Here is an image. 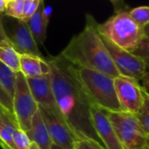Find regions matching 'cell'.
<instances>
[{
	"label": "cell",
	"instance_id": "cell-1",
	"mask_svg": "<svg viewBox=\"0 0 149 149\" xmlns=\"http://www.w3.org/2000/svg\"><path fill=\"white\" fill-rule=\"evenodd\" d=\"M46 60L51 67L52 86L63 121L78 140H88L105 148L92 122L91 108L94 105L82 86L76 66L60 54Z\"/></svg>",
	"mask_w": 149,
	"mask_h": 149
},
{
	"label": "cell",
	"instance_id": "cell-2",
	"mask_svg": "<svg viewBox=\"0 0 149 149\" xmlns=\"http://www.w3.org/2000/svg\"><path fill=\"white\" fill-rule=\"evenodd\" d=\"M99 24L91 14L86 16L82 31L73 36L60 55L79 68H87L111 78L120 76L98 31Z\"/></svg>",
	"mask_w": 149,
	"mask_h": 149
},
{
	"label": "cell",
	"instance_id": "cell-3",
	"mask_svg": "<svg viewBox=\"0 0 149 149\" xmlns=\"http://www.w3.org/2000/svg\"><path fill=\"white\" fill-rule=\"evenodd\" d=\"M114 3V14L103 24H99L100 34L119 47L132 52L143 38V29L130 16L127 6Z\"/></svg>",
	"mask_w": 149,
	"mask_h": 149
},
{
	"label": "cell",
	"instance_id": "cell-4",
	"mask_svg": "<svg viewBox=\"0 0 149 149\" xmlns=\"http://www.w3.org/2000/svg\"><path fill=\"white\" fill-rule=\"evenodd\" d=\"M77 68L78 77L93 104L107 112L123 111L114 87V79L100 72Z\"/></svg>",
	"mask_w": 149,
	"mask_h": 149
},
{
	"label": "cell",
	"instance_id": "cell-5",
	"mask_svg": "<svg viewBox=\"0 0 149 149\" xmlns=\"http://www.w3.org/2000/svg\"><path fill=\"white\" fill-rule=\"evenodd\" d=\"M116 135L125 149H141L146 147L148 134L135 114L127 112H107Z\"/></svg>",
	"mask_w": 149,
	"mask_h": 149
},
{
	"label": "cell",
	"instance_id": "cell-6",
	"mask_svg": "<svg viewBox=\"0 0 149 149\" xmlns=\"http://www.w3.org/2000/svg\"><path fill=\"white\" fill-rule=\"evenodd\" d=\"M12 108L15 124L27 134L31 128V119L38 111V105L31 93L26 78L20 72L16 73Z\"/></svg>",
	"mask_w": 149,
	"mask_h": 149
},
{
	"label": "cell",
	"instance_id": "cell-7",
	"mask_svg": "<svg viewBox=\"0 0 149 149\" xmlns=\"http://www.w3.org/2000/svg\"><path fill=\"white\" fill-rule=\"evenodd\" d=\"M3 23L10 44L19 55L43 58L26 22L3 15Z\"/></svg>",
	"mask_w": 149,
	"mask_h": 149
},
{
	"label": "cell",
	"instance_id": "cell-8",
	"mask_svg": "<svg viewBox=\"0 0 149 149\" xmlns=\"http://www.w3.org/2000/svg\"><path fill=\"white\" fill-rule=\"evenodd\" d=\"M101 38L120 76L140 81L148 74L147 71L148 66L144 60L134 55L132 52L114 45L107 38L103 36H101Z\"/></svg>",
	"mask_w": 149,
	"mask_h": 149
},
{
	"label": "cell",
	"instance_id": "cell-9",
	"mask_svg": "<svg viewBox=\"0 0 149 149\" xmlns=\"http://www.w3.org/2000/svg\"><path fill=\"white\" fill-rule=\"evenodd\" d=\"M113 81L122 110L135 115L140 113L142 111L144 100L141 92L142 86L139 81L124 76H119Z\"/></svg>",
	"mask_w": 149,
	"mask_h": 149
},
{
	"label": "cell",
	"instance_id": "cell-10",
	"mask_svg": "<svg viewBox=\"0 0 149 149\" xmlns=\"http://www.w3.org/2000/svg\"><path fill=\"white\" fill-rule=\"evenodd\" d=\"M40 114L49 131L53 144L65 149H74L78 141L68 127L52 111L38 107Z\"/></svg>",
	"mask_w": 149,
	"mask_h": 149
},
{
	"label": "cell",
	"instance_id": "cell-11",
	"mask_svg": "<svg viewBox=\"0 0 149 149\" xmlns=\"http://www.w3.org/2000/svg\"><path fill=\"white\" fill-rule=\"evenodd\" d=\"M26 80L31 93L38 107L52 111L63 121L54 97L52 86L51 73L42 77L26 79Z\"/></svg>",
	"mask_w": 149,
	"mask_h": 149
},
{
	"label": "cell",
	"instance_id": "cell-12",
	"mask_svg": "<svg viewBox=\"0 0 149 149\" xmlns=\"http://www.w3.org/2000/svg\"><path fill=\"white\" fill-rule=\"evenodd\" d=\"M92 122L95 132L106 149H125L119 141L114 128L108 119L107 111L93 106L91 108Z\"/></svg>",
	"mask_w": 149,
	"mask_h": 149
},
{
	"label": "cell",
	"instance_id": "cell-13",
	"mask_svg": "<svg viewBox=\"0 0 149 149\" xmlns=\"http://www.w3.org/2000/svg\"><path fill=\"white\" fill-rule=\"evenodd\" d=\"M20 72L26 78H38L51 73V67L47 60L44 58L20 55Z\"/></svg>",
	"mask_w": 149,
	"mask_h": 149
},
{
	"label": "cell",
	"instance_id": "cell-14",
	"mask_svg": "<svg viewBox=\"0 0 149 149\" xmlns=\"http://www.w3.org/2000/svg\"><path fill=\"white\" fill-rule=\"evenodd\" d=\"M26 134L31 142L35 143L40 149H51L53 144L39 110L32 117L31 128Z\"/></svg>",
	"mask_w": 149,
	"mask_h": 149
},
{
	"label": "cell",
	"instance_id": "cell-15",
	"mask_svg": "<svg viewBox=\"0 0 149 149\" xmlns=\"http://www.w3.org/2000/svg\"><path fill=\"white\" fill-rule=\"evenodd\" d=\"M44 8L45 2L41 0L37 11L27 22L30 31L38 45L44 44L46 38V29L48 23L44 17Z\"/></svg>",
	"mask_w": 149,
	"mask_h": 149
},
{
	"label": "cell",
	"instance_id": "cell-16",
	"mask_svg": "<svg viewBox=\"0 0 149 149\" xmlns=\"http://www.w3.org/2000/svg\"><path fill=\"white\" fill-rule=\"evenodd\" d=\"M17 125L3 112L0 113V147L2 149H17L12 132Z\"/></svg>",
	"mask_w": 149,
	"mask_h": 149
},
{
	"label": "cell",
	"instance_id": "cell-17",
	"mask_svg": "<svg viewBox=\"0 0 149 149\" xmlns=\"http://www.w3.org/2000/svg\"><path fill=\"white\" fill-rule=\"evenodd\" d=\"M0 61L13 72H20V55L9 43L0 45Z\"/></svg>",
	"mask_w": 149,
	"mask_h": 149
},
{
	"label": "cell",
	"instance_id": "cell-18",
	"mask_svg": "<svg viewBox=\"0 0 149 149\" xmlns=\"http://www.w3.org/2000/svg\"><path fill=\"white\" fill-rule=\"evenodd\" d=\"M16 81V73L0 61V83L7 91L12 99L14 94V86Z\"/></svg>",
	"mask_w": 149,
	"mask_h": 149
},
{
	"label": "cell",
	"instance_id": "cell-19",
	"mask_svg": "<svg viewBox=\"0 0 149 149\" xmlns=\"http://www.w3.org/2000/svg\"><path fill=\"white\" fill-rule=\"evenodd\" d=\"M24 0H7L4 16L15 19H23Z\"/></svg>",
	"mask_w": 149,
	"mask_h": 149
},
{
	"label": "cell",
	"instance_id": "cell-20",
	"mask_svg": "<svg viewBox=\"0 0 149 149\" xmlns=\"http://www.w3.org/2000/svg\"><path fill=\"white\" fill-rule=\"evenodd\" d=\"M129 13L134 22L142 29L149 24V5L135 7L130 10Z\"/></svg>",
	"mask_w": 149,
	"mask_h": 149
},
{
	"label": "cell",
	"instance_id": "cell-21",
	"mask_svg": "<svg viewBox=\"0 0 149 149\" xmlns=\"http://www.w3.org/2000/svg\"><path fill=\"white\" fill-rule=\"evenodd\" d=\"M0 110L10 118L14 123L13 108H12V99L0 83Z\"/></svg>",
	"mask_w": 149,
	"mask_h": 149
},
{
	"label": "cell",
	"instance_id": "cell-22",
	"mask_svg": "<svg viewBox=\"0 0 149 149\" xmlns=\"http://www.w3.org/2000/svg\"><path fill=\"white\" fill-rule=\"evenodd\" d=\"M13 141L17 149H30L31 147V141L24 131L19 129L17 127H15L12 132Z\"/></svg>",
	"mask_w": 149,
	"mask_h": 149
},
{
	"label": "cell",
	"instance_id": "cell-23",
	"mask_svg": "<svg viewBox=\"0 0 149 149\" xmlns=\"http://www.w3.org/2000/svg\"><path fill=\"white\" fill-rule=\"evenodd\" d=\"M132 53L144 60L147 66L149 67V38L143 37Z\"/></svg>",
	"mask_w": 149,
	"mask_h": 149
},
{
	"label": "cell",
	"instance_id": "cell-24",
	"mask_svg": "<svg viewBox=\"0 0 149 149\" xmlns=\"http://www.w3.org/2000/svg\"><path fill=\"white\" fill-rule=\"evenodd\" d=\"M41 0H24V11H23V21L28 22V20L37 11Z\"/></svg>",
	"mask_w": 149,
	"mask_h": 149
},
{
	"label": "cell",
	"instance_id": "cell-25",
	"mask_svg": "<svg viewBox=\"0 0 149 149\" xmlns=\"http://www.w3.org/2000/svg\"><path fill=\"white\" fill-rule=\"evenodd\" d=\"M74 149H105L93 141L88 140H78Z\"/></svg>",
	"mask_w": 149,
	"mask_h": 149
},
{
	"label": "cell",
	"instance_id": "cell-26",
	"mask_svg": "<svg viewBox=\"0 0 149 149\" xmlns=\"http://www.w3.org/2000/svg\"><path fill=\"white\" fill-rule=\"evenodd\" d=\"M137 119L141 122V126L145 129V131L149 134V114L144 111H141L140 113L136 114Z\"/></svg>",
	"mask_w": 149,
	"mask_h": 149
},
{
	"label": "cell",
	"instance_id": "cell-27",
	"mask_svg": "<svg viewBox=\"0 0 149 149\" xmlns=\"http://www.w3.org/2000/svg\"><path fill=\"white\" fill-rule=\"evenodd\" d=\"M141 92H142V96H143V107L142 111L146 112L149 114V92L143 86H141Z\"/></svg>",
	"mask_w": 149,
	"mask_h": 149
},
{
	"label": "cell",
	"instance_id": "cell-28",
	"mask_svg": "<svg viewBox=\"0 0 149 149\" xmlns=\"http://www.w3.org/2000/svg\"><path fill=\"white\" fill-rule=\"evenodd\" d=\"M4 43H9V39L6 36L4 28H3V16H0V45L4 44Z\"/></svg>",
	"mask_w": 149,
	"mask_h": 149
},
{
	"label": "cell",
	"instance_id": "cell-29",
	"mask_svg": "<svg viewBox=\"0 0 149 149\" xmlns=\"http://www.w3.org/2000/svg\"><path fill=\"white\" fill-rule=\"evenodd\" d=\"M52 6H45L44 8V17L45 19L46 20V22L49 24V21H50V17H51V14H52Z\"/></svg>",
	"mask_w": 149,
	"mask_h": 149
},
{
	"label": "cell",
	"instance_id": "cell-30",
	"mask_svg": "<svg viewBox=\"0 0 149 149\" xmlns=\"http://www.w3.org/2000/svg\"><path fill=\"white\" fill-rule=\"evenodd\" d=\"M7 0H0V16H3L5 12Z\"/></svg>",
	"mask_w": 149,
	"mask_h": 149
},
{
	"label": "cell",
	"instance_id": "cell-31",
	"mask_svg": "<svg viewBox=\"0 0 149 149\" xmlns=\"http://www.w3.org/2000/svg\"><path fill=\"white\" fill-rule=\"evenodd\" d=\"M142 81V86L143 87H145L147 90H148L149 89V73L141 80Z\"/></svg>",
	"mask_w": 149,
	"mask_h": 149
},
{
	"label": "cell",
	"instance_id": "cell-32",
	"mask_svg": "<svg viewBox=\"0 0 149 149\" xmlns=\"http://www.w3.org/2000/svg\"><path fill=\"white\" fill-rule=\"evenodd\" d=\"M143 33H144V37H148V38H149V24H148L143 28Z\"/></svg>",
	"mask_w": 149,
	"mask_h": 149
},
{
	"label": "cell",
	"instance_id": "cell-33",
	"mask_svg": "<svg viewBox=\"0 0 149 149\" xmlns=\"http://www.w3.org/2000/svg\"><path fill=\"white\" fill-rule=\"evenodd\" d=\"M30 149H40L35 143H31V147H30Z\"/></svg>",
	"mask_w": 149,
	"mask_h": 149
},
{
	"label": "cell",
	"instance_id": "cell-34",
	"mask_svg": "<svg viewBox=\"0 0 149 149\" xmlns=\"http://www.w3.org/2000/svg\"><path fill=\"white\" fill-rule=\"evenodd\" d=\"M51 149H65V148H61V147H59V146H58V145L52 144V148H51Z\"/></svg>",
	"mask_w": 149,
	"mask_h": 149
},
{
	"label": "cell",
	"instance_id": "cell-35",
	"mask_svg": "<svg viewBox=\"0 0 149 149\" xmlns=\"http://www.w3.org/2000/svg\"><path fill=\"white\" fill-rule=\"evenodd\" d=\"M146 146L149 148V135L148 137V139H147V144H146Z\"/></svg>",
	"mask_w": 149,
	"mask_h": 149
},
{
	"label": "cell",
	"instance_id": "cell-36",
	"mask_svg": "<svg viewBox=\"0 0 149 149\" xmlns=\"http://www.w3.org/2000/svg\"><path fill=\"white\" fill-rule=\"evenodd\" d=\"M143 148V149H149V148H148V147H147V146H146V147H144V148Z\"/></svg>",
	"mask_w": 149,
	"mask_h": 149
},
{
	"label": "cell",
	"instance_id": "cell-37",
	"mask_svg": "<svg viewBox=\"0 0 149 149\" xmlns=\"http://www.w3.org/2000/svg\"><path fill=\"white\" fill-rule=\"evenodd\" d=\"M1 112H2V111H1V110H0V113H1Z\"/></svg>",
	"mask_w": 149,
	"mask_h": 149
},
{
	"label": "cell",
	"instance_id": "cell-38",
	"mask_svg": "<svg viewBox=\"0 0 149 149\" xmlns=\"http://www.w3.org/2000/svg\"><path fill=\"white\" fill-rule=\"evenodd\" d=\"M141 149H143V148H141Z\"/></svg>",
	"mask_w": 149,
	"mask_h": 149
}]
</instances>
